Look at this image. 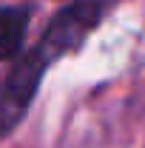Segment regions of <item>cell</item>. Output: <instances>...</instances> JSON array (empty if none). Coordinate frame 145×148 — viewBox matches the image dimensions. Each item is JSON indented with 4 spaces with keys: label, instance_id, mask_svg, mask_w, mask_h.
<instances>
[{
    "label": "cell",
    "instance_id": "cell-1",
    "mask_svg": "<svg viewBox=\"0 0 145 148\" xmlns=\"http://www.w3.org/2000/svg\"><path fill=\"white\" fill-rule=\"evenodd\" d=\"M100 6L103 3H97V0H85V3H77L71 9H63L51 20L49 32L40 37V43L12 69L3 91H0V137L12 134L23 123V117H26V111H29L37 88L46 77V69L57 57L77 49L88 37V32L103 17Z\"/></svg>",
    "mask_w": 145,
    "mask_h": 148
},
{
    "label": "cell",
    "instance_id": "cell-2",
    "mask_svg": "<svg viewBox=\"0 0 145 148\" xmlns=\"http://www.w3.org/2000/svg\"><path fill=\"white\" fill-rule=\"evenodd\" d=\"M31 12L26 6H0V60H9L23 49Z\"/></svg>",
    "mask_w": 145,
    "mask_h": 148
}]
</instances>
